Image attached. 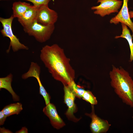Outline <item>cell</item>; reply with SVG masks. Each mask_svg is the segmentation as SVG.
Returning <instances> with one entry per match:
<instances>
[{"instance_id": "21", "label": "cell", "mask_w": 133, "mask_h": 133, "mask_svg": "<svg viewBox=\"0 0 133 133\" xmlns=\"http://www.w3.org/2000/svg\"><path fill=\"white\" fill-rule=\"evenodd\" d=\"M28 130L27 128L25 127H22L20 130L16 132V133H28Z\"/></svg>"}, {"instance_id": "1", "label": "cell", "mask_w": 133, "mask_h": 133, "mask_svg": "<svg viewBox=\"0 0 133 133\" xmlns=\"http://www.w3.org/2000/svg\"><path fill=\"white\" fill-rule=\"evenodd\" d=\"M40 59L52 77L68 86L74 80V70L71 65L70 60L64 50L57 44L46 45L40 50Z\"/></svg>"}, {"instance_id": "20", "label": "cell", "mask_w": 133, "mask_h": 133, "mask_svg": "<svg viewBox=\"0 0 133 133\" xmlns=\"http://www.w3.org/2000/svg\"><path fill=\"white\" fill-rule=\"evenodd\" d=\"M7 117L4 113L1 110L0 111V125H2L4 124Z\"/></svg>"}, {"instance_id": "2", "label": "cell", "mask_w": 133, "mask_h": 133, "mask_svg": "<svg viewBox=\"0 0 133 133\" xmlns=\"http://www.w3.org/2000/svg\"><path fill=\"white\" fill-rule=\"evenodd\" d=\"M109 76L115 93L124 103L133 108V80L129 73L121 67L113 66Z\"/></svg>"}, {"instance_id": "24", "label": "cell", "mask_w": 133, "mask_h": 133, "mask_svg": "<svg viewBox=\"0 0 133 133\" xmlns=\"http://www.w3.org/2000/svg\"><path fill=\"white\" fill-rule=\"evenodd\" d=\"M132 119L133 120V116H132Z\"/></svg>"}, {"instance_id": "17", "label": "cell", "mask_w": 133, "mask_h": 133, "mask_svg": "<svg viewBox=\"0 0 133 133\" xmlns=\"http://www.w3.org/2000/svg\"><path fill=\"white\" fill-rule=\"evenodd\" d=\"M68 86L75 97L79 99L82 98L85 90L77 85L74 80L72 81Z\"/></svg>"}, {"instance_id": "8", "label": "cell", "mask_w": 133, "mask_h": 133, "mask_svg": "<svg viewBox=\"0 0 133 133\" xmlns=\"http://www.w3.org/2000/svg\"><path fill=\"white\" fill-rule=\"evenodd\" d=\"M91 105V112L90 114L86 113L85 115L91 119L90 128L92 132L93 133H106L110 127L111 124L107 120L102 119L98 116L95 113L94 105Z\"/></svg>"}, {"instance_id": "14", "label": "cell", "mask_w": 133, "mask_h": 133, "mask_svg": "<svg viewBox=\"0 0 133 133\" xmlns=\"http://www.w3.org/2000/svg\"><path fill=\"white\" fill-rule=\"evenodd\" d=\"M29 3L21 1L15 2L13 4L12 9L14 18H17L21 17L31 6Z\"/></svg>"}, {"instance_id": "22", "label": "cell", "mask_w": 133, "mask_h": 133, "mask_svg": "<svg viewBox=\"0 0 133 133\" xmlns=\"http://www.w3.org/2000/svg\"><path fill=\"white\" fill-rule=\"evenodd\" d=\"M0 133H12L13 132L10 130L5 129L4 127L0 128Z\"/></svg>"}, {"instance_id": "15", "label": "cell", "mask_w": 133, "mask_h": 133, "mask_svg": "<svg viewBox=\"0 0 133 133\" xmlns=\"http://www.w3.org/2000/svg\"><path fill=\"white\" fill-rule=\"evenodd\" d=\"M122 29V34L119 36H116L115 37L116 39L122 38L125 39L128 41L130 49V61H133V43L132 36L131 34L130 31L128 28L127 26L125 24L121 23Z\"/></svg>"}, {"instance_id": "9", "label": "cell", "mask_w": 133, "mask_h": 133, "mask_svg": "<svg viewBox=\"0 0 133 133\" xmlns=\"http://www.w3.org/2000/svg\"><path fill=\"white\" fill-rule=\"evenodd\" d=\"M129 0H123V5L120 11L115 17L111 18L110 22L115 25L119 23L124 24L128 26L131 30L133 37V22L131 19L128 7Z\"/></svg>"}, {"instance_id": "19", "label": "cell", "mask_w": 133, "mask_h": 133, "mask_svg": "<svg viewBox=\"0 0 133 133\" xmlns=\"http://www.w3.org/2000/svg\"><path fill=\"white\" fill-rule=\"evenodd\" d=\"M30 1L32 3L33 5L37 7L44 5H48L51 0H23Z\"/></svg>"}, {"instance_id": "3", "label": "cell", "mask_w": 133, "mask_h": 133, "mask_svg": "<svg viewBox=\"0 0 133 133\" xmlns=\"http://www.w3.org/2000/svg\"><path fill=\"white\" fill-rule=\"evenodd\" d=\"M24 32L33 36L38 42H45L50 38L55 28L54 24L44 25L35 20L28 26L23 27Z\"/></svg>"}, {"instance_id": "16", "label": "cell", "mask_w": 133, "mask_h": 133, "mask_svg": "<svg viewBox=\"0 0 133 133\" xmlns=\"http://www.w3.org/2000/svg\"><path fill=\"white\" fill-rule=\"evenodd\" d=\"M23 109L22 105L19 102L11 103L5 106L2 110L7 117L18 115Z\"/></svg>"}, {"instance_id": "12", "label": "cell", "mask_w": 133, "mask_h": 133, "mask_svg": "<svg viewBox=\"0 0 133 133\" xmlns=\"http://www.w3.org/2000/svg\"><path fill=\"white\" fill-rule=\"evenodd\" d=\"M37 7L33 5L28 9L20 17L18 18L19 23L24 27L36 20Z\"/></svg>"}, {"instance_id": "13", "label": "cell", "mask_w": 133, "mask_h": 133, "mask_svg": "<svg viewBox=\"0 0 133 133\" xmlns=\"http://www.w3.org/2000/svg\"><path fill=\"white\" fill-rule=\"evenodd\" d=\"M13 76L10 73L6 76L0 78V89H4L7 90L12 95L13 100L18 101L19 97L14 91L11 86Z\"/></svg>"}, {"instance_id": "4", "label": "cell", "mask_w": 133, "mask_h": 133, "mask_svg": "<svg viewBox=\"0 0 133 133\" xmlns=\"http://www.w3.org/2000/svg\"><path fill=\"white\" fill-rule=\"evenodd\" d=\"M14 18L12 15L8 18L0 17V21L3 28L0 31L3 37H8L10 40L9 48L6 52H9L11 47L14 52H16L20 50H28L27 47L21 43L19 39L14 34L12 29V24Z\"/></svg>"}, {"instance_id": "6", "label": "cell", "mask_w": 133, "mask_h": 133, "mask_svg": "<svg viewBox=\"0 0 133 133\" xmlns=\"http://www.w3.org/2000/svg\"><path fill=\"white\" fill-rule=\"evenodd\" d=\"M40 67L38 64L37 63L32 62L29 70L22 75V78L26 79L30 77H33L36 79L39 86V93L44 98L47 105L50 103L51 98L41 83L40 78Z\"/></svg>"}, {"instance_id": "23", "label": "cell", "mask_w": 133, "mask_h": 133, "mask_svg": "<svg viewBox=\"0 0 133 133\" xmlns=\"http://www.w3.org/2000/svg\"><path fill=\"white\" fill-rule=\"evenodd\" d=\"M130 18H133V11H130L129 12Z\"/></svg>"}, {"instance_id": "7", "label": "cell", "mask_w": 133, "mask_h": 133, "mask_svg": "<svg viewBox=\"0 0 133 133\" xmlns=\"http://www.w3.org/2000/svg\"><path fill=\"white\" fill-rule=\"evenodd\" d=\"M58 17L57 13L50 8L48 5L37 7L36 20L37 22L44 25L54 24Z\"/></svg>"}, {"instance_id": "11", "label": "cell", "mask_w": 133, "mask_h": 133, "mask_svg": "<svg viewBox=\"0 0 133 133\" xmlns=\"http://www.w3.org/2000/svg\"><path fill=\"white\" fill-rule=\"evenodd\" d=\"M44 114L49 118L50 123L55 128L59 129L64 127L65 124L58 114L54 105L50 103L43 109Z\"/></svg>"}, {"instance_id": "10", "label": "cell", "mask_w": 133, "mask_h": 133, "mask_svg": "<svg viewBox=\"0 0 133 133\" xmlns=\"http://www.w3.org/2000/svg\"><path fill=\"white\" fill-rule=\"evenodd\" d=\"M64 101L68 107L65 114L70 120L76 122L79 120L74 115L77 111V108L74 102L75 96L67 85L64 86Z\"/></svg>"}, {"instance_id": "5", "label": "cell", "mask_w": 133, "mask_h": 133, "mask_svg": "<svg viewBox=\"0 0 133 133\" xmlns=\"http://www.w3.org/2000/svg\"><path fill=\"white\" fill-rule=\"evenodd\" d=\"M100 3L99 5L92 7L91 9L95 10L94 12V14L103 17L112 13H118L123 1L120 0H98L97 3Z\"/></svg>"}, {"instance_id": "18", "label": "cell", "mask_w": 133, "mask_h": 133, "mask_svg": "<svg viewBox=\"0 0 133 133\" xmlns=\"http://www.w3.org/2000/svg\"><path fill=\"white\" fill-rule=\"evenodd\" d=\"M82 98L83 99L90 103L91 105H96L98 102L96 97L92 92L89 90H85Z\"/></svg>"}]
</instances>
